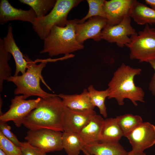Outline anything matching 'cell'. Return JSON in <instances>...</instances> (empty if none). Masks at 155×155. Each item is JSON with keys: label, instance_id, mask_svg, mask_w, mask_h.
Segmentation results:
<instances>
[{"label": "cell", "instance_id": "1", "mask_svg": "<svg viewBox=\"0 0 155 155\" xmlns=\"http://www.w3.org/2000/svg\"><path fill=\"white\" fill-rule=\"evenodd\" d=\"M64 107L57 94L41 98L36 108L24 119L22 125L30 130L47 129L63 132Z\"/></svg>", "mask_w": 155, "mask_h": 155}, {"label": "cell", "instance_id": "2", "mask_svg": "<svg viewBox=\"0 0 155 155\" xmlns=\"http://www.w3.org/2000/svg\"><path fill=\"white\" fill-rule=\"evenodd\" d=\"M140 68H134L123 63L114 73L108 84V99L114 98L118 104H124V99L130 100L133 105L137 106V102H144L145 92L140 87L136 86L134 78L141 74Z\"/></svg>", "mask_w": 155, "mask_h": 155}, {"label": "cell", "instance_id": "3", "mask_svg": "<svg viewBox=\"0 0 155 155\" xmlns=\"http://www.w3.org/2000/svg\"><path fill=\"white\" fill-rule=\"evenodd\" d=\"M24 57L28 62V67L25 73L21 75L11 76L6 80L13 82L16 86L14 91L15 95L22 94L26 99L32 96H38L45 98L56 95L48 93L41 88V81L49 90L51 88L45 82L41 73L48 62L49 59H37L35 61L30 59L27 55H24Z\"/></svg>", "mask_w": 155, "mask_h": 155}, {"label": "cell", "instance_id": "4", "mask_svg": "<svg viewBox=\"0 0 155 155\" xmlns=\"http://www.w3.org/2000/svg\"><path fill=\"white\" fill-rule=\"evenodd\" d=\"M80 20H69L64 27L54 26L47 37L44 40L43 49L40 53H47L51 57L61 54L67 55L83 49V44L76 39L75 26Z\"/></svg>", "mask_w": 155, "mask_h": 155}, {"label": "cell", "instance_id": "5", "mask_svg": "<svg viewBox=\"0 0 155 155\" xmlns=\"http://www.w3.org/2000/svg\"><path fill=\"white\" fill-rule=\"evenodd\" d=\"M82 0H57L50 12L40 18H36L32 28L40 38L44 40L52 28L56 26L65 27L68 22L67 16L70 11L83 1Z\"/></svg>", "mask_w": 155, "mask_h": 155}, {"label": "cell", "instance_id": "6", "mask_svg": "<svg viewBox=\"0 0 155 155\" xmlns=\"http://www.w3.org/2000/svg\"><path fill=\"white\" fill-rule=\"evenodd\" d=\"M130 38L131 42L127 46L129 49L131 59L149 62L155 59V28L146 24L143 30Z\"/></svg>", "mask_w": 155, "mask_h": 155}, {"label": "cell", "instance_id": "7", "mask_svg": "<svg viewBox=\"0 0 155 155\" xmlns=\"http://www.w3.org/2000/svg\"><path fill=\"white\" fill-rule=\"evenodd\" d=\"M62 132L43 129H29L25 139L30 145L36 147L46 153L62 150Z\"/></svg>", "mask_w": 155, "mask_h": 155}, {"label": "cell", "instance_id": "8", "mask_svg": "<svg viewBox=\"0 0 155 155\" xmlns=\"http://www.w3.org/2000/svg\"><path fill=\"white\" fill-rule=\"evenodd\" d=\"M41 98L26 100L23 95L16 96L11 100L9 109L0 115L1 122H6L12 121L16 126L20 127L24 119L37 106Z\"/></svg>", "mask_w": 155, "mask_h": 155}, {"label": "cell", "instance_id": "9", "mask_svg": "<svg viewBox=\"0 0 155 155\" xmlns=\"http://www.w3.org/2000/svg\"><path fill=\"white\" fill-rule=\"evenodd\" d=\"M131 18L128 15L117 25L111 26L107 24L102 31V39L115 42L120 47L127 46L131 41L129 36L138 34L131 25Z\"/></svg>", "mask_w": 155, "mask_h": 155}, {"label": "cell", "instance_id": "10", "mask_svg": "<svg viewBox=\"0 0 155 155\" xmlns=\"http://www.w3.org/2000/svg\"><path fill=\"white\" fill-rule=\"evenodd\" d=\"M134 152H143L155 144V126L148 122H142L126 137Z\"/></svg>", "mask_w": 155, "mask_h": 155}, {"label": "cell", "instance_id": "11", "mask_svg": "<svg viewBox=\"0 0 155 155\" xmlns=\"http://www.w3.org/2000/svg\"><path fill=\"white\" fill-rule=\"evenodd\" d=\"M107 24L106 18L98 16L91 17L86 22L77 24L75 27L77 40L82 44L89 39L95 41L100 40L102 31Z\"/></svg>", "mask_w": 155, "mask_h": 155}, {"label": "cell", "instance_id": "12", "mask_svg": "<svg viewBox=\"0 0 155 155\" xmlns=\"http://www.w3.org/2000/svg\"><path fill=\"white\" fill-rule=\"evenodd\" d=\"M96 114L94 110L78 111L65 106L62 119L64 131L78 134Z\"/></svg>", "mask_w": 155, "mask_h": 155}, {"label": "cell", "instance_id": "13", "mask_svg": "<svg viewBox=\"0 0 155 155\" xmlns=\"http://www.w3.org/2000/svg\"><path fill=\"white\" fill-rule=\"evenodd\" d=\"M133 0H105L103 9L107 24L113 26L120 23L129 12Z\"/></svg>", "mask_w": 155, "mask_h": 155}, {"label": "cell", "instance_id": "14", "mask_svg": "<svg viewBox=\"0 0 155 155\" xmlns=\"http://www.w3.org/2000/svg\"><path fill=\"white\" fill-rule=\"evenodd\" d=\"M37 18L36 14L31 8L25 10L14 7L7 0H1L0 2V24L3 25L8 21L20 20L30 22L32 24Z\"/></svg>", "mask_w": 155, "mask_h": 155}, {"label": "cell", "instance_id": "15", "mask_svg": "<svg viewBox=\"0 0 155 155\" xmlns=\"http://www.w3.org/2000/svg\"><path fill=\"white\" fill-rule=\"evenodd\" d=\"M3 41L5 50L12 55L15 61L16 69L14 76L18 75L20 72L23 74L27 69L28 62L16 43L11 24H9L8 26L7 34L3 39Z\"/></svg>", "mask_w": 155, "mask_h": 155}, {"label": "cell", "instance_id": "16", "mask_svg": "<svg viewBox=\"0 0 155 155\" xmlns=\"http://www.w3.org/2000/svg\"><path fill=\"white\" fill-rule=\"evenodd\" d=\"M62 100L64 106L71 110L85 111L94 110L87 89H85L80 94L57 95Z\"/></svg>", "mask_w": 155, "mask_h": 155}, {"label": "cell", "instance_id": "17", "mask_svg": "<svg viewBox=\"0 0 155 155\" xmlns=\"http://www.w3.org/2000/svg\"><path fill=\"white\" fill-rule=\"evenodd\" d=\"M104 119L96 114L78 133L84 146L100 142Z\"/></svg>", "mask_w": 155, "mask_h": 155}, {"label": "cell", "instance_id": "18", "mask_svg": "<svg viewBox=\"0 0 155 155\" xmlns=\"http://www.w3.org/2000/svg\"><path fill=\"white\" fill-rule=\"evenodd\" d=\"M84 148L93 155H126L128 153L119 142H99L86 145Z\"/></svg>", "mask_w": 155, "mask_h": 155}, {"label": "cell", "instance_id": "19", "mask_svg": "<svg viewBox=\"0 0 155 155\" xmlns=\"http://www.w3.org/2000/svg\"><path fill=\"white\" fill-rule=\"evenodd\" d=\"M129 16L139 25L155 24V10L137 0H133Z\"/></svg>", "mask_w": 155, "mask_h": 155}, {"label": "cell", "instance_id": "20", "mask_svg": "<svg viewBox=\"0 0 155 155\" xmlns=\"http://www.w3.org/2000/svg\"><path fill=\"white\" fill-rule=\"evenodd\" d=\"M123 136L116 117L104 119L100 142H119Z\"/></svg>", "mask_w": 155, "mask_h": 155}, {"label": "cell", "instance_id": "21", "mask_svg": "<svg viewBox=\"0 0 155 155\" xmlns=\"http://www.w3.org/2000/svg\"><path fill=\"white\" fill-rule=\"evenodd\" d=\"M62 144L67 155H79L84 146L78 134L70 132H63Z\"/></svg>", "mask_w": 155, "mask_h": 155}, {"label": "cell", "instance_id": "22", "mask_svg": "<svg viewBox=\"0 0 155 155\" xmlns=\"http://www.w3.org/2000/svg\"><path fill=\"white\" fill-rule=\"evenodd\" d=\"M89 95L93 105L97 107L100 113L104 117L107 116L106 108L105 101L108 95V89L104 90L99 91L96 90L92 85H90L87 89Z\"/></svg>", "mask_w": 155, "mask_h": 155}, {"label": "cell", "instance_id": "23", "mask_svg": "<svg viewBox=\"0 0 155 155\" xmlns=\"http://www.w3.org/2000/svg\"><path fill=\"white\" fill-rule=\"evenodd\" d=\"M11 54L5 50L3 39L0 38V92L3 89V81L11 76V69L8 64Z\"/></svg>", "mask_w": 155, "mask_h": 155}, {"label": "cell", "instance_id": "24", "mask_svg": "<svg viewBox=\"0 0 155 155\" xmlns=\"http://www.w3.org/2000/svg\"><path fill=\"white\" fill-rule=\"evenodd\" d=\"M118 124L125 137L143 122L142 118L137 115L125 114L116 117Z\"/></svg>", "mask_w": 155, "mask_h": 155}, {"label": "cell", "instance_id": "25", "mask_svg": "<svg viewBox=\"0 0 155 155\" xmlns=\"http://www.w3.org/2000/svg\"><path fill=\"white\" fill-rule=\"evenodd\" d=\"M20 3L28 5L35 12L37 18L46 15L48 12L54 7L56 0H19Z\"/></svg>", "mask_w": 155, "mask_h": 155}, {"label": "cell", "instance_id": "26", "mask_svg": "<svg viewBox=\"0 0 155 155\" xmlns=\"http://www.w3.org/2000/svg\"><path fill=\"white\" fill-rule=\"evenodd\" d=\"M105 0H87L89 9L86 15L80 20L79 24L82 23L89 18L94 16H100L106 18L103 9Z\"/></svg>", "mask_w": 155, "mask_h": 155}, {"label": "cell", "instance_id": "27", "mask_svg": "<svg viewBox=\"0 0 155 155\" xmlns=\"http://www.w3.org/2000/svg\"><path fill=\"white\" fill-rule=\"evenodd\" d=\"M0 149L6 155H23L21 147L8 139L0 131Z\"/></svg>", "mask_w": 155, "mask_h": 155}, {"label": "cell", "instance_id": "28", "mask_svg": "<svg viewBox=\"0 0 155 155\" xmlns=\"http://www.w3.org/2000/svg\"><path fill=\"white\" fill-rule=\"evenodd\" d=\"M20 147L23 155H46L45 152L27 141L20 142Z\"/></svg>", "mask_w": 155, "mask_h": 155}, {"label": "cell", "instance_id": "29", "mask_svg": "<svg viewBox=\"0 0 155 155\" xmlns=\"http://www.w3.org/2000/svg\"><path fill=\"white\" fill-rule=\"evenodd\" d=\"M11 127L5 122L0 121V131L8 139L11 141L17 146L20 147V142L16 136L11 131Z\"/></svg>", "mask_w": 155, "mask_h": 155}, {"label": "cell", "instance_id": "30", "mask_svg": "<svg viewBox=\"0 0 155 155\" xmlns=\"http://www.w3.org/2000/svg\"><path fill=\"white\" fill-rule=\"evenodd\" d=\"M148 63L154 71L149 84V89L152 94L155 97V59L150 61Z\"/></svg>", "mask_w": 155, "mask_h": 155}, {"label": "cell", "instance_id": "31", "mask_svg": "<svg viewBox=\"0 0 155 155\" xmlns=\"http://www.w3.org/2000/svg\"><path fill=\"white\" fill-rule=\"evenodd\" d=\"M146 3L149 5L151 8L155 10V0H145Z\"/></svg>", "mask_w": 155, "mask_h": 155}, {"label": "cell", "instance_id": "32", "mask_svg": "<svg viewBox=\"0 0 155 155\" xmlns=\"http://www.w3.org/2000/svg\"><path fill=\"white\" fill-rule=\"evenodd\" d=\"M126 155H146L144 152H134L130 151Z\"/></svg>", "mask_w": 155, "mask_h": 155}, {"label": "cell", "instance_id": "33", "mask_svg": "<svg viewBox=\"0 0 155 155\" xmlns=\"http://www.w3.org/2000/svg\"><path fill=\"white\" fill-rule=\"evenodd\" d=\"M82 151L83 152L84 154L85 155H93L90 154L84 148L82 149Z\"/></svg>", "mask_w": 155, "mask_h": 155}, {"label": "cell", "instance_id": "34", "mask_svg": "<svg viewBox=\"0 0 155 155\" xmlns=\"http://www.w3.org/2000/svg\"><path fill=\"white\" fill-rule=\"evenodd\" d=\"M0 155H6L1 149H0Z\"/></svg>", "mask_w": 155, "mask_h": 155}]
</instances>
